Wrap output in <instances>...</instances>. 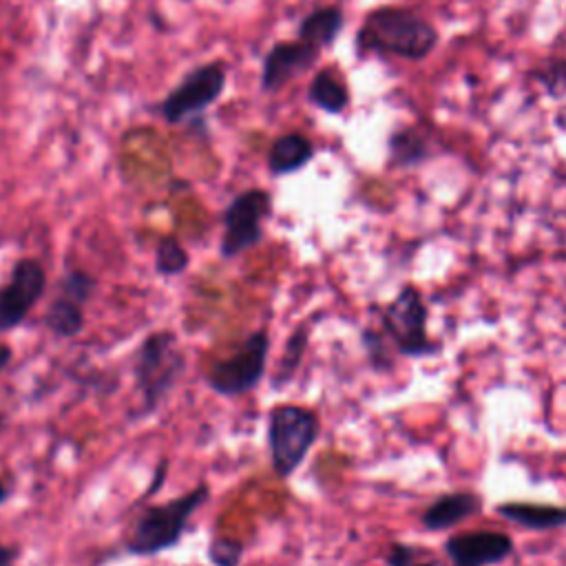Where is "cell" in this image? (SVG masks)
I'll list each match as a JSON object with an SVG mask.
<instances>
[{
  "label": "cell",
  "instance_id": "cell-1",
  "mask_svg": "<svg viewBox=\"0 0 566 566\" xmlns=\"http://www.w3.org/2000/svg\"><path fill=\"white\" fill-rule=\"evenodd\" d=\"M354 44L360 55L391 53L405 60H424L438 44V29L409 9L378 7L365 15Z\"/></svg>",
  "mask_w": 566,
  "mask_h": 566
},
{
  "label": "cell",
  "instance_id": "cell-2",
  "mask_svg": "<svg viewBox=\"0 0 566 566\" xmlns=\"http://www.w3.org/2000/svg\"><path fill=\"white\" fill-rule=\"evenodd\" d=\"M208 497H210V486L201 482L184 495L148 506L137 520L130 533V539L126 544V551L135 557H155L177 546L188 526V520Z\"/></svg>",
  "mask_w": 566,
  "mask_h": 566
},
{
  "label": "cell",
  "instance_id": "cell-3",
  "mask_svg": "<svg viewBox=\"0 0 566 566\" xmlns=\"http://www.w3.org/2000/svg\"><path fill=\"white\" fill-rule=\"evenodd\" d=\"M186 369V356L172 332L148 334L135 352L133 378L142 396L144 413H153Z\"/></svg>",
  "mask_w": 566,
  "mask_h": 566
},
{
  "label": "cell",
  "instance_id": "cell-4",
  "mask_svg": "<svg viewBox=\"0 0 566 566\" xmlns=\"http://www.w3.org/2000/svg\"><path fill=\"white\" fill-rule=\"evenodd\" d=\"M321 431L318 416L301 405H276L268 413V451L272 471L290 478L307 458Z\"/></svg>",
  "mask_w": 566,
  "mask_h": 566
},
{
  "label": "cell",
  "instance_id": "cell-5",
  "mask_svg": "<svg viewBox=\"0 0 566 566\" xmlns=\"http://www.w3.org/2000/svg\"><path fill=\"white\" fill-rule=\"evenodd\" d=\"M270 352L265 329L252 332L230 356L214 360L206 374L208 387L226 398L250 394L263 378Z\"/></svg>",
  "mask_w": 566,
  "mask_h": 566
},
{
  "label": "cell",
  "instance_id": "cell-6",
  "mask_svg": "<svg viewBox=\"0 0 566 566\" xmlns=\"http://www.w3.org/2000/svg\"><path fill=\"white\" fill-rule=\"evenodd\" d=\"M272 214V197L263 188H248L232 197L221 212L223 234L219 241V254L234 259L263 239V223Z\"/></svg>",
  "mask_w": 566,
  "mask_h": 566
},
{
  "label": "cell",
  "instance_id": "cell-7",
  "mask_svg": "<svg viewBox=\"0 0 566 566\" xmlns=\"http://www.w3.org/2000/svg\"><path fill=\"white\" fill-rule=\"evenodd\" d=\"M228 66L223 60H212L195 66L181 77V82L161 99L159 113L168 124H181L184 119L203 113L214 104L226 88Z\"/></svg>",
  "mask_w": 566,
  "mask_h": 566
},
{
  "label": "cell",
  "instance_id": "cell-8",
  "mask_svg": "<svg viewBox=\"0 0 566 566\" xmlns=\"http://www.w3.org/2000/svg\"><path fill=\"white\" fill-rule=\"evenodd\" d=\"M382 325L405 356H427L438 349V343L427 334V307L413 285H405L385 307Z\"/></svg>",
  "mask_w": 566,
  "mask_h": 566
},
{
  "label": "cell",
  "instance_id": "cell-9",
  "mask_svg": "<svg viewBox=\"0 0 566 566\" xmlns=\"http://www.w3.org/2000/svg\"><path fill=\"white\" fill-rule=\"evenodd\" d=\"M97 281L84 270L66 272L60 283L53 301L44 312V325L60 338H73L84 329L86 303L95 292Z\"/></svg>",
  "mask_w": 566,
  "mask_h": 566
},
{
  "label": "cell",
  "instance_id": "cell-10",
  "mask_svg": "<svg viewBox=\"0 0 566 566\" xmlns=\"http://www.w3.org/2000/svg\"><path fill=\"white\" fill-rule=\"evenodd\" d=\"M44 287L46 274L38 259L15 261L7 283L0 285V332L18 327L42 298Z\"/></svg>",
  "mask_w": 566,
  "mask_h": 566
},
{
  "label": "cell",
  "instance_id": "cell-11",
  "mask_svg": "<svg viewBox=\"0 0 566 566\" xmlns=\"http://www.w3.org/2000/svg\"><path fill=\"white\" fill-rule=\"evenodd\" d=\"M318 49L303 40L274 42L261 64V88L265 93L281 91L290 80L310 71L318 60Z\"/></svg>",
  "mask_w": 566,
  "mask_h": 566
},
{
  "label": "cell",
  "instance_id": "cell-12",
  "mask_svg": "<svg viewBox=\"0 0 566 566\" xmlns=\"http://www.w3.org/2000/svg\"><path fill=\"white\" fill-rule=\"evenodd\" d=\"M444 553L453 566H491L513 553V539L502 531H467L451 535Z\"/></svg>",
  "mask_w": 566,
  "mask_h": 566
},
{
  "label": "cell",
  "instance_id": "cell-13",
  "mask_svg": "<svg viewBox=\"0 0 566 566\" xmlns=\"http://www.w3.org/2000/svg\"><path fill=\"white\" fill-rule=\"evenodd\" d=\"M482 500L473 491H453L447 495L436 497L422 513L420 522L429 531H444L451 528L475 513H480Z\"/></svg>",
  "mask_w": 566,
  "mask_h": 566
},
{
  "label": "cell",
  "instance_id": "cell-14",
  "mask_svg": "<svg viewBox=\"0 0 566 566\" xmlns=\"http://www.w3.org/2000/svg\"><path fill=\"white\" fill-rule=\"evenodd\" d=\"M314 159V144L301 133H283L268 148V168L274 177L292 175Z\"/></svg>",
  "mask_w": 566,
  "mask_h": 566
},
{
  "label": "cell",
  "instance_id": "cell-15",
  "mask_svg": "<svg viewBox=\"0 0 566 566\" xmlns=\"http://www.w3.org/2000/svg\"><path fill=\"white\" fill-rule=\"evenodd\" d=\"M343 27H345L343 9L338 4H327V7H318V9L310 11L301 20L296 35H298V40H303L321 51L336 42Z\"/></svg>",
  "mask_w": 566,
  "mask_h": 566
},
{
  "label": "cell",
  "instance_id": "cell-16",
  "mask_svg": "<svg viewBox=\"0 0 566 566\" xmlns=\"http://www.w3.org/2000/svg\"><path fill=\"white\" fill-rule=\"evenodd\" d=\"M497 515L531 528V531H548L566 526V509L564 506H551V504H531V502H504L497 509Z\"/></svg>",
  "mask_w": 566,
  "mask_h": 566
},
{
  "label": "cell",
  "instance_id": "cell-17",
  "mask_svg": "<svg viewBox=\"0 0 566 566\" xmlns=\"http://www.w3.org/2000/svg\"><path fill=\"white\" fill-rule=\"evenodd\" d=\"M307 99L316 108H321L329 115H338L349 104V91H347L345 82L334 73V69H321L310 80Z\"/></svg>",
  "mask_w": 566,
  "mask_h": 566
},
{
  "label": "cell",
  "instance_id": "cell-18",
  "mask_svg": "<svg viewBox=\"0 0 566 566\" xmlns=\"http://www.w3.org/2000/svg\"><path fill=\"white\" fill-rule=\"evenodd\" d=\"M389 164L396 168H409L422 164L429 157V144L416 128H398L389 135Z\"/></svg>",
  "mask_w": 566,
  "mask_h": 566
},
{
  "label": "cell",
  "instance_id": "cell-19",
  "mask_svg": "<svg viewBox=\"0 0 566 566\" xmlns=\"http://www.w3.org/2000/svg\"><path fill=\"white\" fill-rule=\"evenodd\" d=\"M190 263L188 250L181 245V241L172 234L161 237L155 248V272L161 276H177L181 274Z\"/></svg>",
  "mask_w": 566,
  "mask_h": 566
},
{
  "label": "cell",
  "instance_id": "cell-20",
  "mask_svg": "<svg viewBox=\"0 0 566 566\" xmlns=\"http://www.w3.org/2000/svg\"><path fill=\"white\" fill-rule=\"evenodd\" d=\"M531 77L551 95L562 97L566 95V60L551 57L531 71Z\"/></svg>",
  "mask_w": 566,
  "mask_h": 566
},
{
  "label": "cell",
  "instance_id": "cell-21",
  "mask_svg": "<svg viewBox=\"0 0 566 566\" xmlns=\"http://www.w3.org/2000/svg\"><path fill=\"white\" fill-rule=\"evenodd\" d=\"M305 343H307V329H305V327H298V329L290 336V340H287V345H285V352H283L281 363H279L276 374H274V382H272L274 387H283L285 382L292 380V376H294V371H296V367H298V363H301Z\"/></svg>",
  "mask_w": 566,
  "mask_h": 566
},
{
  "label": "cell",
  "instance_id": "cell-22",
  "mask_svg": "<svg viewBox=\"0 0 566 566\" xmlns=\"http://www.w3.org/2000/svg\"><path fill=\"white\" fill-rule=\"evenodd\" d=\"M243 542L232 537H212L208 542V559L212 566H241Z\"/></svg>",
  "mask_w": 566,
  "mask_h": 566
},
{
  "label": "cell",
  "instance_id": "cell-23",
  "mask_svg": "<svg viewBox=\"0 0 566 566\" xmlns=\"http://www.w3.org/2000/svg\"><path fill=\"white\" fill-rule=\"evenodd\" d=\"M18 559V548L9 544H0V566H13Z\"/></svg>",
  "mask_w": 566,
  "mask_h": 566
},
{
  "label": "cell",
  "instance_id": "cell-24",
  "mask_svg": "<svg viewBox=\"0 0 566 566\" xmlns=\"http://www.w3.org/2000/svg\"><path fill=\"white\" fill-rule=\"evenodd\" d=\"M409 566H444V564H442V562H438L436 557H431V555H422V551H418Z\"/></svg>",
  "mask_w": 566,
  "mask_h": 566
},
{
  "label": "cell",
  "instance_id": "cell-25",
  "mask_svg": "<svg viewBox=\"0 0 566 566\" xmlns=\"http://www.w3.org/2000/svg\"><path fill=\"white\" fill-rule=\"evenodd\" d=\"M11 358H13V349L7 343H0V374L9 367Z\"/></svg>",
  "mask_w": 566,
  "mask_h": 566
},
{
  "label": "cell",
  "instance_id": "cell-26",
  "mask_svg": "<svg viewBox=\"0 0 566 566\" xmlns=\"http://www.w3.org/2000/svg\"><path fill=\"white\" fill-rule=\"evenodd\" d=\"M9 500V489L4 486V482H0V504H4Z\"/></svg>",
  "mask_w": 566,
  "mask_h": 566
},
{
  "label": "cell",
  "instance_id": "cell-27",
  "mask_svg": "<svg viewBox=\"0 0 566 566\" xmlns=\"http://www.w3.org/2000/svg\"><path fill=\"white\" fill-rule=\"evenodd\" d=\"M2 429H4V416L0 413V433H2Z\"/></svg>",
  "mask_w": 566,
  "mask_h": 566
}]
</instances>
